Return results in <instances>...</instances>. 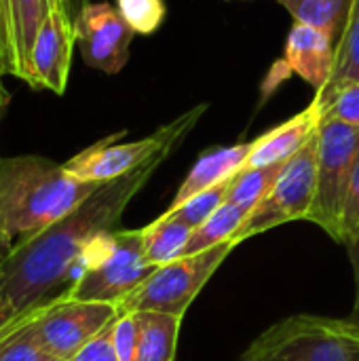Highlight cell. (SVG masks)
Segmentation results:
<instances>
[{"label":"cell","instance_id":"obj_5","mask_svg":"<svg viewBox=\"0 0 359 361\" xmlns=\"http://www.w3.org/2000/svg\"><path fill=\"white\" fill-rule=\"evenodd\" d=\"M205 110H207V106L199 104L193 110L178 116L176 121L163 125L152 135L138 140V142H123L121 144L116 140L123 137L125 131L112 133V135L95 142L93 146L80 150L78 154H74L70 161L63 163V169L72 178L83 180V182L104 184V182L116 180V178L131 173L133 169L142 167L144 163H148L157 154H171L174 148L197 125V121L201 118V114Z\"/></svg>","mask_w":359,"mask_h":361},{"label":"cell","instance_id":"obj_14","mask_svg":"<svg viewBox=\"0 0 359 361\" xmlns=\"http://www.w3.org/2000/svg\"><path fill=\"white\" fill-rule=\"evenodd\" d=\"M320 129V114L311 104L307 110L288 118L286 123L273 127L264 135L252 142L248 161L243 169L267 167L273 163H284L292 159Z\"/></svg>","mask_w":359,"mask_h":361},{"label":"cell","instance_id":"obj_30","mask_svg":"<svg viewBox=\"0 0 359 361\" xmlns=\"http://www.w3.org/2000/svg\"><path fill=\"white\" fill-rule=\"evenodd\" d=\"M21 317H23V315H21ZM21 317H17V315L6 307V302H4L2 296H0V341H2L6 334H11V332L19 326Z\"/></svg>","mask_w":359,"mask_h":361},{"label":"cell","instance_id":"obj_28","mask_svg":"<svg viewBox=\"0 0 359 361\" xmlns=\"http://www.w3.org/2000/svg\"><path fill=\"white\" fill-rule=\"evenodd\" d=\"M359 228V157L353 165L351 178H349V188L343 205V218H341V243L345 245L353 233Z\"/></svg>","mask_w":359,"mask_h":361},{"label":"cell","instance_id":"obj_23","mask_svg":"<svg viewBox=\"0 0 359 361\" xmlns=\"http://www.w3.org/2000/svg\"><path fill=\"white\" fill-rule=\"evenodd\" d=\"M345 80H359V0L353 2L347 27L341 40L336 42L334 70L328 82H345Z\"/></svg>","mask_w":359,"mask_h":361},{"label":"cell","instance_id":"obj_13","mask_svg":"<svg viewBox=\"0 0 359 361\" xmlns=\"http://www.w3.org/2000/svg\"><path fill=\"white\" fill-rule=\"evenodd\" d=\"M336 59V42L322 27L294 21L286 38L284 61L290 72H296L315 91H320L332 76Z\"/></svg>","mask_w":359,"mask_h":361},{"label":"cell","instance_id":"obj_19","mask_svg":"<svg viewBox=\"0 0 359 361\" xmlns=\"http://www.w3.org/2000/svg\"><path fill=\"white\" fill-rule=\"evenodd\" d=\"M250 212H252L250 207L235 205V203L220 205L201 226L193 231L182 256H193V254H199V252H205L209 247L231 241L235 233L239 231V226L250 216Z\"/></svg>","mask_w":359,"mask_h":361},{"label":"cell","instance_id":"obj_21","mask_svg":"<svg viewBox=\"0 0 359 361\" xmlns=\"http://www.w3.org/2000/svg\"><path fill=\"white\" fill-rule=\"evenodd\" d=\"M284 165H286V161L273 163L267 167H256V169H241L231 180L224 203H235V205H243V207L254 209L267 197V192L273 188Z\"/></svg>","mask_w":359,"mask_h":361},{"label":"cell","instance_id":"obj_17","mask_svg":"<svg viewBox=\"0 0 359 361\" xmlns=\"http://www.w3.org/2000/svg\"><path fill=\"white\" fill-rule=\"evenodd\" d=\"M193 231L195 228L180 222L178 218L163 214L159 220H154L152 224L142 228L146 260L154 267H163L167 262L182 258Z\"/></svg>","mask_w":359,"mask_h":361},{"label":"cell","instance_id":"obj_31","mask_svg":"<svg viewBox=\"0 0 359 361\" xmlns=\"http://www.w3.org/2000/svg\"><path fill=\"white\" fill-rule=\"evenodd\" d=\"M61 4H63V13H66V17H68L70 25L74 27V23H76L78 15H80V13H83V8L89 4V0H61Z\"/></svg>","mask_w":359,"mask_h":361},{"label":"cell","instance_id":"obj_6","mask_svg":"<svg viewBox=\"0 0 359 361\" xmlns=\"http://www.w3.org/2000/svg\"><path fill=\"white\" fill-rule=\"evenodd\" d=\"M235 243L226 241L205 252L182 256L174 262L159 267L133 294H129L116 309L123 313L157 311L184 317L195 296L205 288L209 277L233 252Z\"/></svg>","mask_w":359,"mask_h":361},{"label":"cell","instance_id":"obj_15","mask_svg":"<svg viewBox=\"0 0 359 361\" xmlns=\"http://www.w3.org/2000/svg\"><path fill=\"white\" fill-rule=\"evenodd\" d=\"M252 142H243V144H235V146H220L214 150H207L199 157V161L193 165V169L188 171V176L184 178V182L180 184L169 209L182 205L184 201H188L190 197L214 188L231 178H235L248 161Z\"/></svg>","mask_w":359,"mask_h":361},{"label":"cell","instance_id":"obj_34","mask_svg":"<svg viewBox=\"0 0 359 361\" xmlns=\"http://www.w3.org/2000/svg\"><path fill=\"white\" fill-rule=\"evenodd\" d=\"M47 8H49V13L51 11H59V13H63V4H61V0H47ZM66 15V13H63Z\"/></svg>","mask_w":359,"mask_h":361},{"label":"cell","instance_id":"obj_16","mask_svg":"<svg viewBox=\"0 0 359 361\" xmlns=\"http://www.w3.org/2000/svg\"><path fill=\"white\" fill-rule=\"evenodd\" d=\"M133 315L138 322L135 361H174L182 317L157 311H138Z\"/></svg>","mask_w":359,"mask_h":361},{"label":"cell","instance_id":"obj_25","mask_svg":"<svg viewBox=\"0 0 359 361\" xmlns=\"http://www.w3.org/2000/svg\"><path fill=\"white\" fill-rule=\"evenodd\" d=\"M114 6L118 8L127 25L140 36L154 34L161 27L167 13L163 0H116Z\"/></svg>","mask_w":359,"mask_h":361},{"label":"cell","instance_id":"obj_20","mask_svg":"<svg viewBox=\"0 0 359 361\" xmlns=\"http://www.w3.org/2000/svg\"><path fill=\"white\" fill-rule=\"evenodd\" d=\"M313 106L320 114V123H345L359 127V80L328 82L324 85Z\"/></svg>","mask_w":359,"mask_h":361},{"label":"cell","instance_id":"obj_26","mask_svg":"<svg viewBox=\"0 0 359 361\" xmlns=\"http://www.w3.org/2000/svg\"><path fill=\"white\" fill-rule=\"evenodd\" d=\"M114 322L116 319L99 330L70 361H118L114 349Z\"/></svg>","mask_w":359,"mask_h":361},{"label":"cell","instance_id":"obj_4","mask_svg":"<svg viewBox=\"0 0 359 361\" xmlns=\"http://www.w3.org/2000/svg\"><path fill=\"white\" fill-rule=\"evenodd\" d=\"M239 361H359L355 322L294 315L264 330Z\"/></svg>","mask_w":359,"mask_h":361},{"label":"cell","instance_id":"obj_18","mask_svg":"<svg viewBox=\"0 0 359 361\" xmlns=\"http://www.w3.org/2000/svg\"><path fill=\"white\" fill-rule=\"evenodd\" d=\"M275 2H279L294 17V21L322 27L332 36L334 42H339L347 27L355 0H275Z\"/></svg>","mask_w":359,"mask_h":361},{"label":"cell","instance_id":"obj_27","mask_svg":"<svg viewBox=\"0 0 359 361\" xmlns=\"http://www.w3.org/2000/svg\"><path fill=\"white\" fill-rule=\"evenodd\" d=\"M114 349L118 361H135L138 357V322L133 313H123L116 317Z\"/></svg>","mask_w":359,"mask_h":361},{"label":"cell","instance_id":"obj_3","mask_svg":"<svg viewBox=\"0 0 359 361\" xmlns=\"http://www.w3.org/2000/svg\"><path fill=\"white\" fill-rule=\"evenodd\" d=\"M159 267L144 254V233L108 231L95 237L80 256L72 288L63 294L72 300L108 302L118 307Z\"/></svg>","mask_w":359,"mask_h":361},{"label":"cell","instance_id":"obj_29","mask_svg":"<svg viewBox=\"0 0 359 361\" xmlns=\"http://www.w3.org/2000/svg\"><path fill=\"white\" fill-rule=\"evenodd\" d=\"M349 250V258L353 264V275H355V307H353V317L351 322H355L359 326V228L353 233V237L345 243Z\"/></svg>","mask_w":359,"mask_h":361},{"label":"cell","instance_id":"obj_12","mask_svg":"<svg viewBox=\"0 0 359 361\" xmlns=\"http://www.w3.org/2000/svg\"><path fill=\"white\" fill-rule=\"evenodd\" d=\"M47 15V0H2L4 57L0 78L15 76L32 87V49Z\"/></svg>","mask_w":359,"mask_h":361},{"label":"cell","instance_id":"obj_10","mask_svg":"<svg viewBox=\"0 0 359 361\" xmlns=\"http://www.w3.org/2000/svg\"><path fill=\"white\" fill-rule=\"evenodd\" d=\"M83 61L104 74H118L129 61L135 32L110 2H89L74 23Z\"/></svg>","mask_w":359,"mask_h":361},{"label":"cell","instance_id":"obj_24","mask_svg":"<svg viewBox=\"0 0 359 361\" xmlns=\"http://www.w3.org/2000/svg\"><path fill=\"white\" fill-rule=\"evenodd\" d=\"M231 180H226V182L214 186V188H207V190L190 197L188 201H184L182 205H178L174 209H167L165 214L171 216V218H178L180 222L188 224L190 228L201 226L220 205H224L226 192H229V186H231Z\"/></svg>","mask_w":359,"mask_h":361},{"label":"cell","instance_id":"obj_9","mask_svg":"<svg viewBox=\"0 0 359 361\" xmlns=\"http://www.w3.org/2000/svg\"><path fill=\"white\" fill-rule=\"evenodd\" d=\"M116 317L118 309L114 305L57 296L34 307L32 330L51 355L70 361Z\"/></svg>","mask_w":359,"mask_h":361},{"label":"cell","instance_id":"obj_8","mask_svg":"<svg viewBox=\"0 0 359 361\" xmlns=\"http://www.w3.org/2000/svg\"><path fill=\"white\" fill-rule=\"evenodd\" d=\"M317 133V192L307 220L341 243L343 205L359 157V127L328 121L320 123Z\"/></svg>","mask_w":359,"mask_h":361},{"label":"cell","instance_id":"obj_35","mask_svg":"<svg viewBox=\"0 0 359 361\" xmlns=\"http://www.w3.org/2000/svg\"><path fill=\"white\" fill-rule=\"evenodd\" d=\"M6 254H8V250L4 247V243H2V237H0V260H2V258H4Z\"/></svg>","mask_w":359,"mask_h":361},{"label":"cell","instance_id":"obj_7","mask_svg":"<svg viewBox=\"0 0 359 361\" xmlns=\"http://www.w3.org/2000/svg\"><path fill=\"white\" fill-rule=\"evenodd\" d=\"M317 142L320 133H315L292 159L286 161L273 188L250 212L245 222L231 239L235 247L241 241L281 224L307 220L317 192Z\"/></svg>","mask_w":359,"mask_h":361},{"label":"cell","instance_id":"obj_2","mask_svg":"<svg viewBox=\"0 0 359 361\" xmlns=\"http://www.w3.org/2000/svg\"><path fill=\"white\" fill-rule=\"evenodd\" d=\"M99 184L40 154L0 157V237L11 252L76 209Z\"/></svg>","mask_w":359,"mask_h":361},{"label":"cell","instance_id":"obj_1","mask_svg":"<svg viewBox=\"0 0 359 361\" xmlns=\"http://www.w3.org/2000/svg\"><path fill=\"white\" fill-rule=\"evenodd\" d=\"M169 154H157L142 167L99 184L76 209L38 235L17 243L0 260V296L21 317L25 311L63 296L80 256L102 233L114 231L129 201Z\"/></svg>","mask_w":359,"mask_h":361},{"label":"cell","instance_id":"obj_22","mask_svg":"<svg viewBox=\"0 0 359 361\" xmlns=\"http://www.w3.org/2000/svg\"><path fill=\"white\" fill-rule=\"evenodd\" d=\"M32 313L25 311L19 326L0 341V361H63L51 355L32 330Z\"/></svg>","mask_w":359,"mask_h":361},{"label":"cell","instance_id":"obj_33","mask_svg":"<svg viewBox=\"0 0 359 361\" xmlns=\"http://www.w3.org/2000/svg\"><path fill=\"white\" fill-rule=\"evenodd\" d=\"M4 57V23H2V0H0V61Z\"/></svg>","mask_w":359,"mask_h":361},{"label":"cell","instance_id":"obj_11","mask_svg":"<svg viewBox=\"0 0 359 361\" xmlns=\"http://www.w3.org/2000/svg\"><path fill=\"white\" fill-rule=\"evenodd\" d=\"M76 36L68 17L51 11L42 21L32 49V89L63 95L68 87Z\"/></svg>","mask_w":359,"mask_h":361},{"label":"cell","instance_id":"obj_32","mask_svg":"<svg viewBox=\"0 0 359 361\" xmlns=\"http://www.w3.org/2000/svg\"><path fill=\"white\" fill-rule=\"evenodd\" d=\"M11 104V93L2 87V82H0V108L2 110H6V106Z\"/></svg>","mask_w":359,"mask_h":361},{"label":"cell","instance_id":"obj_36","mask_svg":"<svg viewBox=\"0 0 359 361\" xmlns=\"http://www.w3.org/2000/svg\"><path fill=\"white\" fill-rule=\"evenodd\" d=\"M2 112H4V110H2V108H0V116H2Z\"/></svg>","mask_w":359,"mask_h":361}]
</instances>
